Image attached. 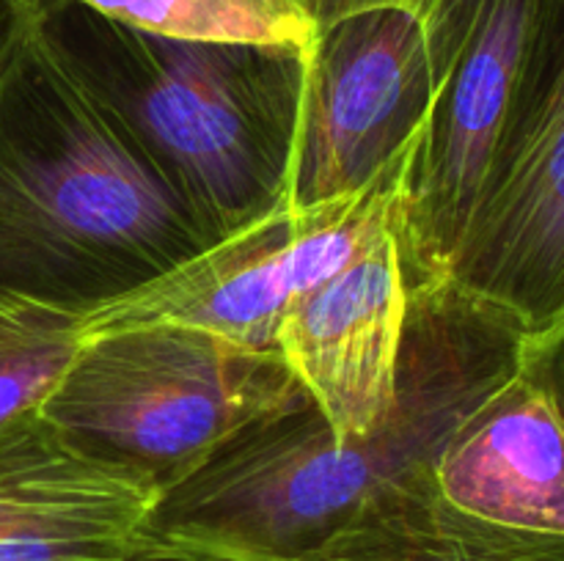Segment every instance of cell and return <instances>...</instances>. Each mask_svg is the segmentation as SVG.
<instances>
[{
  "mask_svg": "<svg viewBox=\"0 0 564 561\" xmlns=\"http://www.w3.org/2000/svg\"><path fill=\"white\" fill-rule=\"evenodd\" d=\"M213 242L36 14L0 11V292L88 314Z\"/></svg>",
  "mask_w": 564,
  "mask_h": 561,
  "instance_id": "7a4b0ae2",
  "label": "cell"
},
{
  "mask_svg": "<svg viewBox=\"0 0 564 561\" xmlns=\"http://www.w3.org/2000/svg\"><path fill=\"white\" fill-rule=\"evenodd\" d=\"M545 0H427L435 91L397 209L411 289L446 284L532 58Z\"/></svg>",
  "mask_w": 564,
  "mask_h": 561,
  "instance_id": "8992f818",
  "label": "cell"
},
{
  "mask_svg": "<svg viewBox=\"0 0 564 561\" xmlns=\"http://www.w3.org/2000/svg\"><path fill=\"white\" fill-rule=\"evenodd\" d=\"M529 333L455 284L411 289L397 391L367 438L339 440L306 402L237 438L163 493L138 559L295 561L378 490L435 465L457 427L523 366Z\"/></svg>",
  "mask_w": 564,
  "mask_h": 561,
  "instance_id": "6da1fadb",
  "label": "cell"
},
{
  "mask_svg": "<svg viewBox=\"0 0 564 561\" xmlns=\"http://www.w3.org/2000/svg\"><path fill=\"white\" fill-rule=\"evenodd\" d=\"M433 473L471 515L564 534V424L527 363L452 432Z\"/></svg>",
  "mask_w": 564,
  "mask_h": 561,
  "instance_id": "8fae6325",
  "label": "cell"
},
{
  "mask_svg": "<svg viewBox=\"0 0 564 561\" xmlns=\"http://www.w3.org/2000/svg\"><path fill=\"white\" fill-rule=\"evenodd\" d=\"M295 561H564V534L505 526L452 504L424 465L378 490Z\"/></svg>",
  "mask_w": 564,
  "mask_h": 561,
  "instance_id": "7c38bea8",
  "label": "cell"
},
{
  "mask_svg": "<svg viewBox=\"0 0 564 561\" xmlns=\"http://www.w3.org/2000/svg\"><path fill=\"white\" fill-rule=\"evenodd\" d=\"M135 561H171V559H135Z\"/></svg>",
  "mask_w": 564,
  "mask_h": 561,
  "instance_id": "ac0fdd59",
  "label": "cell"
},
{
  "mask_svg": "<svg viewBox=\"0 0 564 561\" xmlns=\"http://www.w3.org/2000/svg\"><path fill=\"white\" fill-rule=\"evenodd\" d=\"M433 91L422 11L372 9L317 28L306 50L290 207L369 185L422 135Z\"/></svg>",
  "mask_w": 564,
  "mask_h": 561,
  "instance_id": "ba28073f",
  "label": "cell"
},
{
  "mask_svg": "<svg viewBox=\"0 0 564 561\" xmlns=\"http://www.w3.org/2000/svg\"><path fill=\"white\" fill-rule=\"evenodd\" d=\"M83 314L0 292V421L33 410L83 344Z\"/></svg>",
  "mask_w": 564,
  "mask_h": 561,
  "instance_id": "5bb4252c",
  "label": "cell"
},
{
  "mask_svg": "<svg viewBox=\"0 0 564 561\" xmlns=\"http://www.w3.org/2000/svg\"><path fill=\"white\" fill-rule=\"evenodd\" d=\"M303 9L314 20V25L325 28L336 20L372 9H422L427 0H301Z\"/></svg>",
  "mask_w": 564,
  "mask_h": 561,
  "instance_id": "2e32d148",
  "label": "cell"
},
{
  "mask_svg": "<svg viewBox=\"0 0 564 561\" xmlns=\"http://www.w3.org/2000/svg\"><path fill=\"white\" fill-rule=\"evenodd\" d=\"M446 280L529 339L564 319V0L543 3L521 99Z\"/></svg>",
  "mask_w": 564,
  "mask_h": 561,
  "instance_id": "52a82bcc",
  "label": "cell"
},
{
  "mask_svg": "<svg viewBox=\"0 0 564 561\" xmlns=\"http://www.w3.org/2000/svg\"><path fill=\"white\" fill-rule=\"evenodd\" d=\"M31 14L215 242L290 207L306 50L180 42L80 0Z\"/></svg>",
  "mask_w": 564,
  "mask_h": 561,
  "instance_id": "3957f363",
  "label": "cell"
},
{
  "mask_svg": "<svg viewBox=\"0 0 564 561\" xmlns=\"http://www.w3.org/2000/svg\"><path fill=\"white\" fill-rule=\"evenodd\" d=\"M158 493L39 407L0 421V561H135Z\"/></svg>",
  "mask_w": 564,
  "mask_h": 561,
  "instance_id": "30bf717a",
  "label": "cell"
},
{
  "mask_svg": "<svg viewBox=\"0 0 564 561\" xmlns=\"http://www.w3.org/2000/svg\"><path fill=\"white\" fill-rule=\"evenodd\" d=\"M306 402L279 350L141 324L83 341L39 410L160 498L253 427Z\"/></svg>",
  "mask_w": 564,
  "mask_h": 561,
  "instance_id": "277c9868",
  "label": "cell"
},
{
  "mask_svg": "<svg viewBox=\"0 0 564 561\" xmlns=\"http://www.w3.org/2000/svg\"><path fill=\"white\" fill-rule=\"evenodd\" d=\"M39 6H42V0H0L3 14H31Z\"/></svg>",
  "mask_w": 564,
  "mask_h": 561,
  "instance_id": "e0dca14e",
  "label": "cell"
},
{
  "mask_svg": "<svg viewBox=\"0 0 564 561\" xmlns=\"http://www.w3.org/2000/svg\"><path fill=\"white\" fill-rule=\"evenodd\" d=\"M408 306L411 286L391 226L281 317L275 350L339 440L367 438L389 416Z\"/></svg>",
  "mask_w": 564,
  "mask_h": 561,
  "instance_id": "9c48e42d",
  "label": "cell"
},
{
  "mask_svg": "<svg viewBox=\"0 0 564 561\" xmlns=\"http://www.w3.org/2000/svg\"><path fill=\"white\" fill-rule=\"evenodd\" d=\"M529 372L545 385L556 413L564 424V319L543 336H534L527 341V355H523Z\"/></svg>",
  "mask_w": 564,
  "mask_h": 561,
  "instance_id": "9a60e30c",
  "label": "cell"
},
{
  "mask_svg": "<svg viewBox=\"0 0 564 561\" xmlns=\"http://www.w3.org/2000/svg\"><path fill=\"white\" fill-rule=\"evenodd\" d=\"M419 141L422 135L361 190L279 209L91 308L83 314V341L141 324H182L253 350H275L281 317L295 297L339 273L397 223Z\"/></svg>",
  "mask_w": 564,
  "mask_h": 561,
  "instance_id": "5b68a950",
  "label": "cell"
},
{
  "mask_svg": "<svg viewBox=\"0 0 564 561\" xmlns=\"http://www.w3.org/2000/svg\"><path fill=\"white\" fill-rule=\"evenodd\" d=\"M124 25L209 44L308 50L317 25L301 0H80Z\"/></svg>",
  "mask_w": 564,
  "mask_h": 561,
  "instance_id": "4fadbf2b",
  "label": "cell"
}]
</instances>
